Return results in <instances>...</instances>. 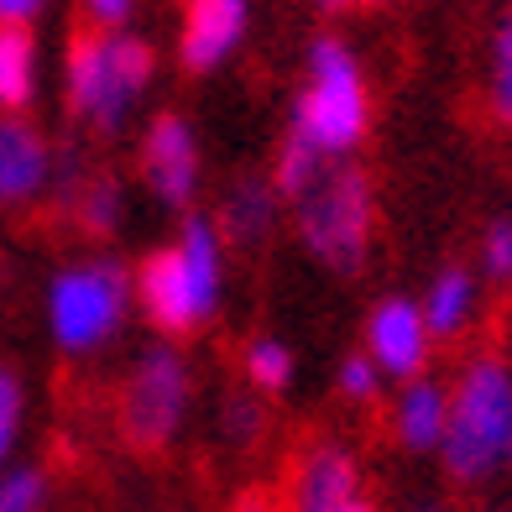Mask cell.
<instances>
[{
	"instance_id": "obj_18",
	"label": "cell",
	"mask_w": 512,
	"mask_h": 512,
	"mask_svg": "<svg viewBox=\"0 0 512 512\" xmlns=\"http://www.w3.org/2000/svg\"><path fill=\"white\" fill-rule=\"evenodd\" d=\"M115 204H121V189H115V178H89L74 209H79V220L84 230H95V236H105V230L115 225Z\"/></svg>"
},
{
	"instance_id": "obj_15",
	"label": "cell",
	"mask_w": 512,
	"mask_h": 512,
	"mask_svg": "<svg viewBox=\"0 0 512 512\" xmlns=\"http://www.w3.org/2000/svg\"><path fill=\"white\" fill-rule=\"evenodd\" d=\"M37 84V53L27 27H0V110H21Z\"/></svg>"
},
{
	"instance_id": "obj_14",
	"label": "cell",
	"mask_w": 512,
	"mask_h": 512,
	"mask_svg": "<svg viewBox=\"0 0 512 512\" xmlns=\"http://www.w3.org/2000/svg\"><path fill=\"white\" fill-rule=\"evenodd\" d=\"M476 304H481V298H476V277L465 272V267H445V272L429 283L424 304H418L429 340H450V335H460V330H471Z\"/></svg>"
},
{
	"instance_id": "obj_23",
	"label": "cell",
	"mask_w": 512,
	"mask_h": 512,
	"mask_svg": "<svg viewBox=\"0 0 512 512\" xmlns=\"http://www.w3.org/2000/svg\"><path fill=\"white\" fill-rule=\"evenodd\" d=\"M16 429H21V387L6 366H0V460L11 455L16 445Z\"/></svg>"
},
{
	"instance_id": "obj_11",
	"label": "cell",
	"mask_w": 512,
	"mask_h": 512,
	"mask_svg": "<svg viewBox=\"0 0 512 512\" xmlns=\"http://www.w3.org/2000/svg\"><path fill=\"white\" fill-rule=\"evenodd\" d=\"M246 32V0H194L183 21V63L189 68H215Z\"/></svg>"
},
{
	"instance_id": "obj_27",
	"label": "cell",
	"mask_w": 512,
	"mask_h": 512,
	"mask_svg": "<svg viewBox=\"0 0 512 512\" xmlns=\"http://www.w3.org/2000/svg\"><path fill=\"white\" fill-rule=\"evenodd\" d=\"M84 6L95 21H126L131 16V0H84Z\"/></svg>"
},
{
	"instance_id": "obj_16",
	"label": "cell",
	"mask_w": 512,
	"mask_h": 512,
	"mask_svg": "<svg viewBox=\"0 0 512 512\" xmlns=\"http://www.w3.org/2000/svg\"><path fill=\"white\" fill-rule=\"evenodd\" d=\"M225 225H230V236H236L241 246L262 241L267 225H272V194H267V183H241V189L230 194V204H225Z\"/></svg>"
},
{
	"instance_id": "obj_9",
	"label": "cell",
	"mask_w": 512,
	"mask_h": 512,
	"mask_svg": "<svg viewBox=\"0 0 512 512\" xmlns=\"http://www.w3.org/2000/svg\"><path fill=\"white\" fill-rule=\"evenodd\" d=\"M147 183L157 199L168 204H189L199 189V147H194V131L183 115H157L152 131H147Z\"/></svg>"
},
{
	"instance_id": "obj_22",
	"label": "cell",
	"mask_w": 512,
	"mask_h": 512,
	"mask_svg": "<svg viewBox=\"0 0 512 512\" xmlns=\"http://www.w3.org/2000/svg\"><path fill=\"white\" fill-rule=\"evenodd\" d=\"M377 377H382V371L371 366L366 356H345V361H340V392H345V398H356V403L377 398V387H382Z\"/></svg>"
},
{
	"instance_id": "obj_26",
	"label": "cell",
	"mask_w": 512,
	"mask_h": 512,
	"mask_svg": "<svg viewBox=\"0 0 512 512\" xmlns=\"http://www.w3.org/2000/svg\"><path fill=\"white\" fill-rule=\"evenodd\" d=\"M225 413H230V434H241V439H246V434H256V429H262V413H256L251 403H230Z\"/></svg>"
},
{
	"instance_id": "obj_2",
	"label": "cell",
	"mask_w": 512,
	"mask_h": 512,
	"mask_svg": "<svg viewBox=\"0 0 512 512\" xmlns=\"http://www.w3.org/2000/svg\"><path fill=\"white\" fill-rule=\"evenodd\" d=\"M371 121V100H366V79L351 48L335 37H319L309 53V89L293 110V136L319 152V157H340L351 152Z\"/></svg>"
},
{
	"instance_id": "obj_12",
	"label": "cell",
	"mask_w": 512,
	"mask_h": 512,
	"mask_svg": "<svg viewBox=\"0 0 512 512\" xmlns=\"http://www.w3.org/2000/svg\"><path fill=\"white\" fill-rule=\"evenodd\" d=\"M48 142L27 121H0V204H27L48 183Z\"/></svg>"
},
{
	"instance_id": "obj_10",
	"label": "cell",
	"mask_w": 512,
	"mask_h": 512,
	"mask_svg": "<svg viewBox=\"0 0 512 512\" xmlns=\"http://www.w3.org/2000/svg\"><path fill=\"white\" fill-rule=\"evenodd\" d=\"M356 497H366L361 471H356V460L335 445H319L293 476V512H340Z\"/></svg>"
},
{
	"instance_id": "obj_28",
	"label": "cell",
	"mask_w": 512,
	"mask_h": 512,
	"mask_svg": "<svg viewBox=\"0 0 512 512\" xmlns=\"http://www.w3.org/2000/svg\"><path fill=\"white\" fill-rule=\"evenodd\" d=\"M236 512H272V507H267V497H262V492H251V497H241V507H236Z\"/></svg>"
},
{
	"instance_id": "obj_6",
	"label": "cell",
	"mask_w": 512,
	"mask_h": 512,
	"mask_svg": "<svg viewBox=\"0 0 512 512\" xmlns=\"http://www.w3.org/2000/svg\"><path fill=\"white\" fill-rule=\"evenodd\" d=\"M126 314V277L110 262L63 272L48 293V324L63 351H95Z\"/></svg>"
},
{
	"instance_id": "obj_1",
	"label": "cell",
	"mask_w": 512,
	"mask_h": 512,
	"mask_svg": "<svg viewBox=\"0 0 512 512\" xmlns=\"http://www.w3.org/2000/svg\"><path fill=\"white\" fill-rule=\"evenodd\" d=\"M512 445V366L497 356H481L460 371L450 392V418H445V455L455 481H481L507 460Z\"/></svg>"
},
{
	"instance_id": "obj_17",
	"label": "cell",
	"mask_w": 512,
	"mask_h": 512,
	"mask_svg": "<svg viewBox=\"0 0 512 512\" xmlns=\"http://www.w3.org/2000/svg\"><path fill=\"white\" fill-rule=\"evenodd\" d=\"M319 178H324V157L304 142V136H293V131H288L283 157H277V189L293 194V199H304Z\"/></svg>"
},
{
	"instance_id": "obj_21",
	"label": "cell",
	"mask_w": 512,
	"mask_h": 512,
	"mask_svg": "<svg viewBox=\"0 0 512 512\" xmlns=\"http://www.w3.org/2000/svg\"><path fill=\"white\" fill-rule=\"evenodd\" d=\"M42 497H48V481L37 471L0 476V512H42Z\"/></svg>"
},
{
	"instance_id": "obj_13",
	"label": "cell",
	"mask_w": 512,
	"mask_h": 512,
	"mask_svg": "<svg viewBox=\"0 0 512 512\" xmlns=\"http://www.w3.org/2000/svg\"><path fill=\"white\" fill-rule=\"evenodd\" d=\"M445 418H450V392L439 382H424L413 377L403 392H398V408H392V429L408 450H439L445 439Z\"/></svg>"
},
{
	"instance_id": "obj_4",
	"label": "cell",
	"mask_w": 512,
	"mask_h": 512,
	"mask_svg": "<svg viewBox=\"0 0 512 512\" xmlns=\"http://www.w3.org/2000/svg\"><path fill=\"white\" fill-rule=\"evenodd\" d=\"M152 79V48L142 37H79L68 53V100L100 131H121L126 110Z\"/></svg>"
},
{
	"instance_id": "obj_24",
	"label": "cell",
	"mask_w": 512,
	"mask_h": 512,
	"mask_svg": "<svg viewBox=\"0 0 512 512\" xmlns=\"http://www.w3.org/2000/svg\"><path fill=\"white\" fill-rule=\"evenodd\" d=\"M481 262L492 277H512V225H492L486 230V241H481Z\"/></svg>"
},
{
	"instance_id": "obj_31",
	"label": "cell",
	"mask_w": 512,
	"mask_h": 512,
	"mask_svg": "<svg viewBox=\"0 0 512 512\" xmlns=\"http://www.w3.org/2000/svg\"><path fill=\"white\" fill-rule=\"evenodd\" d=\"M324 6H330V11H340V6H351V0H324Z\"/></svg>"
},
{
	"instance_id": "obj_7",
	"label": "cell",
	"mask_w": 512,
	"mask_h": 512,
	"mask_svg": "<svg viewBox=\"0 0 512 512\" xmlns=\"http://www.w3.org/2000/svg\"><path fill=\"white\" fill-rule=\"evenodd\" d=\"M183 408H189V366H183V356L168 351V345L147 351L126 382V403H121L126 439L136 450L168 445L173 429L183 424Z\"/></svg>"
},
{
	"instance_id": "obj_29",
	"label": "cell",
	"mask_w": 512,
	"mask_h": 512,
	"mask_svg": "<svg viewBox=\"0 0 512 512\" xmlns=\"http://www.w3.org/2000/svg\"><path fill=\"white\" fill-rule=\"evenodd\" d=\"M340 512H377V507H371V502H366V497H356V502H345V507H340Z\"/></svg>"
},
{
	"instance_id": "obj_32",
	"label": "cell",
	"mask_w": 512,
	"mask_h": 512,
	"mask_svg": "<svg viewBox=\"0 0 512 512\" xmlns=\"http://www.w3.org/2000/svg\"><path fill=\"white\" fill-rule=\"evenodd\" d=\"M507 460H512V445H507Z\"/></svg>"
},
{
	"instance_id": "obj_30",
	"label": "cell",
	"mask_w": 512,
	"mask_h": 512,
	"mask_svg": "<svg viewBox=\"0 0 512 512\" xmlns=\"http://www.w3.org/2000/svg\"><path fill=\"white\" fill-rule=\"evenodd\" d=\"M413 512H445V507H439V502H424V507H413Z\"/></svg>"
},
{
	"instance_id": "obj_8",
	"label": "cell",
	"mask_w": 512,
	"mask_h": 512,
	"mask_svg": "<svg viewBox=\"0 0 512 512\" xmlns=\"http://www.w3.org/2000/svg\"><path fill=\"white\" fill-rule=\"evenodd\" d=\"M429 330L424 314H418L413 298H387V304L371 309L366 319V361L382 371V377H403L413 382L429 361Z\"/></svg>"
},
{
	"instance_id": "obj_3",
	"label": "cell",
	"mask_w": 512,
	"mask_h": 512,
	"mask_svg": "<svg viewBox=\"0 0 512 512\" xmlns=\"http://www.w3.org/2000/svg\"><path fill=\"white\" fill-rule=\"evenodd\" d=\"M142 304L157 330L183 335L220 304V241L204 220L183 230V241L152 251L142 262Z\"/></svg>"
},
{
	"instance_id": "obj_25",
	"label": "cell",
	"mask_w": 512,
	"mask_h": 512,
	"mask_svg": "<svg viewBox=\"0 0 512 512\" xmlns=\"http://www.w3.org/2000/svg\"><path fill=\"white\" fill-rule=\"evenodd\" d=\"M42 11V0H0V27H27Z\"/></svg>"
},
{
	"instance_id": "obj_20",
	"label": "cell",
	"mask_w": 512,
	"mask_h": 512,
	"mask_svg": "<svg viewBox=\"0 0 512 512\" xmlns=\"http://www.w3.org/2000/svg\"><path fill=\"white\" fill-rule=\"evenodd\" d=\"M246 377L256 387H283L293 377V356H288V345L283 340H256L251 351H246Z\"/></svg>"
},
{
	"instance_id": "obj_19",
	"label": "cell",
	"mask_w": 512,
	"mask_h": 512,
	"mask_svg": "<svg viewBox=\"0 0 512 512\" xmlns=\"http://www.w3.org/2000/svg\"><path fill=\"white\" fill-rule=\"evenodd\" d=\"M492 110L497 121L512 126V11L492 37Z\"/></svg>"
},
{
	"instance_id": "obj_5",
	"label": "cell",
	"mask_w": 512,
	"mask_h": 512,
	"mask_svg": "<svg viewBox=\"0 0 512 512\" xmlns=\"http://www.w3.org/2000/svg\"><path fill=\"white\" fill-rule=\"evenodd\" d=\"M304 241L319 262H330L340 272H356L366 241H371V183L356 168L324 173L314 189L304 194Z\"/></svg>"
}]
</instances>
